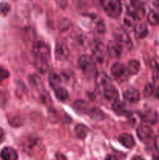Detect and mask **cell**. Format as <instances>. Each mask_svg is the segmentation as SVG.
I'll return each instance as SVG.
<instances>
[{
  "label": "cell",
  "instance_id": "obj_1",
  "mask_svg": "<svg viewBox=\"0 0 159 160\" xmlns=\"http://www.w3.org/2000/svg\"><path fill=\"white\" fill-rule=\"evenodd\" d=\"M79 66L82 70L83 73L87 78H92V77L97 76L96 64L95 61L91 56L87 55H83L79 58Z\"/></svg>",
  "mask_w": 159,
  "mask_h": 160
},
{
  "label": "cell",
  "instance_id": "obj_2",
  "mask_svg": "<svg viewBox=\"0 0 159 160\" xmlns=\"http://www.w3.org/2000/svg\"><path fill=\"white\" fill-rule=\"evenodd\" d=\"M127 12L133 20H141L145 14V7L140 1H130L127 3Z\"/></svg>",
  "mask_w": 159,
  "mask_h": 160
},
{
  "label": "cell",
  "instance_id": "obj_3",
  "mask_svg": "<svg viewBox=\"0 0 159 160\" xmlns=\"http://www.w3.org/2000/svg\"><path fill=\"white\" fill-rule=\"evenodd\" d=\"M106 13L111 17L117 18L122 12L121 2L118 0H104L101 2Z\"/></svg>",
  "mask_w": 159,
  "mask_h": 160
},
{
  "label": "cell",
  "instance_id": "obj_4",
  "mask_svg": "<svg viewBox=\"0 0 159 160\" xmlns=\"http://www.w3.org/2000/svg\"><path fill=\"white\" fill-rule=\"evenodd\" d=\"M33 52H34L36 59H43V60L47 61L48 58H49V47L43 42H41V41L36 42L33 45Z\"/></svg>",
  "mask_w": 159,
  "mask_h": 160
},
{
  "label": "cell",
  "instance_id": "obj_5",
  "mask_svg": "<svg viewBox=\"0 0 159 160\" xmlns=\"http://www.w3.org/2000/svg\"><path fill=\"white\" fill-rule=\"evenodd\" d=\"M111 73L115 79L121 80V81L124 80L127 76V73H129L126 66L118 62L112 65L111 68Z\"/></svg>",
  "mask_w": 159,
  "mask_h": 160
},
{
  "label": "cell",
  "instance_id": "obj_6",
  "mask_svg": "<svg viewBox=\"0 0 159 160\" xmlns=\"http://www.w3.org/2000/svg\"><path fill=\"white\" fill-rule=\"evenodd\" d=\"M107 52L112 58H118L123 53V48L116 41H109L107 44Z\"/></svg>",
  "mask_w": 159,
  "mask_h": 160
},
{
  "label": "cell",
  "instance_id": "obj_7",
  "mask_svg": "<svg viewBox=\"0 0 159 160\" xmlns=\"http://www.w3.org/2000/svg\"><path fill=\"white\" fill-rule=\"evenodd\" d=\"M70 56V49L63 42H58L55 46V56L59 60H65Z\"/></svg>",
  "mask_w": 159,
  "mask_h": 160
},
{
  "label": "cell",
  "instance_id": "obj_8",
  "mask_svg": "<svg viewBox=\"0 0 159 160\" xmlns=\"http://www.w3.org/2000/svg\"><path fill=\"white\" fill-rule=\"evenodd\" d=\"M140 116L141 117V120L147 123L155 124L158 121V114L152 109H147L141 114H140Z\"/></svg>",
  "mask_w": 159,
  "mask_h": 160
},
{
  "label": "cell",
  "instance_id": "obj_9",
  "mask_svg": "<svg viewBox=\"0 0 159 160\" xmlns=\"http://www.w3.org/2000/svg\"><path fill=\"white\" fill-rule=\"evenodd\" d=\"M103 93H104V98L107 101L115 102V101L118 100V92L112 84H109L106 85L105 87H104Z\"/></svg>",
  "mask_w": 159,
  "mask_h": 160
},
{
  "label": "cell",
  "instance_id": "obj_10",
  "mask_svg": "<svg viewBox=\"0 0 159 160\" xmlns=\"http://www.w3.org/2000/svg\"><path fill=\"white\" fill-rule=\"evenodd\" d=\"M137 135L140 140L143 142L150 140L153 136V131L149 126L141 124L137 128Z\"/></svg>",
  "mask_w": 159,
  "mask_h": 160
},
{
  "label": "cell",
  "instance_id": "obj_11",
  "mask_svg": "<svg viewBox=\"0 0 159 160\" xmlns=\"http://www.w3.org/2000/svg\"><path fill=\"white\" fill-rule=\"evenodd\" d=\"M115 40L118 44L123 46L129 47L131 45V41L130 38H129L128 34L125 32L123 30H118L115 32Z\"/></svg>",
  "mask_w": 159,
  "mask_h": 160
},
{
  "label": "cell",
  "instance_id": "obj_12",
  "mask_svg": "<svg viewBox=\"0 0 159 160\" xmlns=\"http://www.w3.org/2000/svg\"><path fill=\"white\" fill-rule=\"evenodd\" d=\"M123 97L125 100L130 103H136L139 102L140 98V93L137 89L129 88L125 91L123 93Z\"/></svg>",
  "mask_w": 159,
  "mask_h": 160
},
{
  "label": "cell",
  "instance_id": "obj_13",
  "mask_svg": "<svg viewBox=\"0 0 159 160\" xmlns=\"http://www.w3.org/2000/svg\"><path fill=\"white\" fill-rule=\"evenodd\" d=\"M118 141L123 146L127 148H131L135 145V141H134L133 137L127 133H123V134H120L118 137Z\"/></svg>",
  "mask_w": 159,
  "mask_h": 160
},
{
  "label": "cell",
  "instance_id": "obj_14",
  "mask_svg": "<svg viewBox=\"0 0 159 160\" xmlns=\"http://www.w3.org/2000/svg\"><path fill=\"white\" fill-rule=\"evenodd\" d=\"M1 158L2 160H17L18 159V155L13 148L6 147L2 150Z\"/></svg>",
  "mask_w": 159,
  "mask_h": 160
},
{
  "label": "cell",
  "instance_id": "obj_15",
  "mask_svg": "<svg viewBox=\"0 0 159 160\" xmlns=\"http://www.w3.org/2000/svg\"><path fill=\"white\" fill-rule=\"evenodd\" d=\"M87 114L91 119L94 120H101L104 118V114L102 110L98 107H92L89 109Z\"/></svg>",
  "mask_w": 159,
  "mask_h": 160
},
{
  "label": "cell",
  "instance_id": "obj_16",
  "mask_svg": "<svg viewBox=\"0 0 159 160\" xmlns=\"http://www.w3.org/2000/svg\"><path fill=\"white\" fill-rule=\"evenodd\" d=\"M134 32H135V35L137 38L142 39L146 37L148 33V30L146 25L141 23V24L136 25L135 28H134Z\"/></svg>",
  "mask_w": 159,
  "mask_h": 160
},
{
  "label": "cell",
  "instance_id": "obj_17",
  "mask_svg": "<svg viewBox=\"0 0 159 160\" xmlns=\"http://www.w3.org/2000/svg\"><path fill=\"white\" fill-rule=\"evenodd\" d=\"M48 81L50 86L52 88V89H54V91L61 87V78L56 73H51L48 76Z\"/></svg>",
  "mask_w": 159,
  "mask_h": 160
},
{
  "label": "cell",
  "instance_id": "obj_18",
  "mask_svg": "<svg viewBox=\"0 0 159 160\" xmlns=\"http://www.w3.org/2000/svg\"><path fill=\"white\" fill-rule=\"evenodd\" d=\"M126 68H127L129 73H130V74H137L140 69V64L139 61L132 59V60L129 61Z\"/></svg>",
  "mask_w": 159,
  "mask_h": 160
},
{
  "label": "cell",
  "instance_id": "obj_19",
  "mask_svg": "<svg viewBox=\"0 0 159 160\" xmlns=\"http://www.w3.org/2000/svg\"><path fill=\"white\" fill-rule=\"evenodd\" d=\"M112 109L115 111V113L118 115H123L126 112V105L123 102L117 100L115 102H113L112 105Z\"/></svg>",
  "mask_w": 159,
  "mask_h": 160
},
{
  "label": "cell",
  "instance_id": "obj_20",
  "mask_svg": "<svg viewBox=\"0 0 159 160\" xmlns=\"http://www.w3.org/2000/svg\"><path fill=\"white\" fill-rule=\"evenodd\" d=\"M75 133L76 135L79 138L84 139L87 137V134H88V128L85 126L84 124H78L75 128Z\"/></svg>",
  "mask_w": 159,
  "mask_h": 160
},
{
  "label": "cell",
  "instance_id": "obj_21",
  "mask_svg": "<svg viewBox=\"0 0 159 160\" xmlns=\"http://www.w3.org/2000/svg\"><path fill=\"white\" fill-rule=\"evenodd\" d=\"M96 84H98V86L105 87L106 85L111 84V83L108 77L105 73H99V74L98 73L96 76Z\"/></svg>",
  "mask_w": 159,
  "mask_h": 160
},
{
  "label": "cell",
  "instance_id": "obj_22",
  "mask_svg": "<svg viewBox=\"0 0 159 160\" xmlns=\"http://www.w3.org/2000/svg\"><path fill=\"white\" fill-rule=\"evenodd\" d=\"M55 92L56 98H57L59 101L64 102L69 98L68 92H67L65 88H63L60 87L59 88L56 89V90L55 91Z\"/></svg>",
  "mask_w": 159,
  "mask_h": 160
},
{
  "label": "cell",
  "instance_id": "obj_23",
  "mask_svg": "<svg viewBox=\"0 0 159 160\" xmlns=\"http://www.w3.org/2000/svg\"><path fill=\"white\" fill-rule=\"evenodd\" d=\"M147 20L151 25L159 24V14L151 10L147 15Z\"/></svg>",
  "mask_w": 159,
  "mask_h": 160
},
{
  "label": "cell",
  "instance_id": "obj_24",
  "mask_svg": "<svg viewBox=\"0 0 159 160\" xmlns=\"http://www.w3.org/2000/svg\"><path fill=\"white\" fill-rule=\"evenodd\" d=\"M87 104L84 101H76L74 103V108L76 109V110L80 112H84V113H87V112L90 109H87Z\"/></svg>",
  "mask_w": 159,
  "mask_h": 160
},
{
  "label": "cell",
  "instance_id": "obj_25",
  "mask_svg": "<svg viewBox=\"0 0 159 160\" xmlns=\"http://www.w3.org/2000/svg\"><path fill=\"white\" fill-rule=\"evenodd\" d=\"M10 6L8 3L2 2L0 4V15H6L9 11Z\"/></svg>",
  "mask_w": 159,
  "mask_h": 160
},
{
  "label": "cell",
  "instance_id": "obj_26",
  "mask_svg": "<svg viewBox=\"0 0 159 160\" xmlns=\"http://www.w3.org/2000/svg\"><path fill=\"white\" fill-rule=\"evenodd\" d=\"M9 73L8 72V70H6V69L1 68V67H0V81L8 78H9Z\"/></svg>",
  "mask_w": 159,
  "mask_h": 160
},
{
  "label": "cell",
  "instance_id": "obj_27",
  "mask_svg": "<svg viewBox=\"0 0 159 160\" xmlns=\"http://www.w3.org/2000/svg\"><path fill=\"white\" fill-rule=\"evenodd\" d=\"M151 67L157 71H159V58H154L151 61Z\"/></svg>",
  "mask_w": 159,
  "mask_h": 160
},
{
  "label": "cell",
  "instance_id": "obj_28",
  "mask_svg": "<svg viewBox=\"0 0 159 160\" xmlns=\"http://www.w3.org/2000/svg\"><path fill=\"white\" fill-rule=\"evenodd\" d=\"M153 92H154V87L151 84H147V85L145 87L144 89V94L146 96H150L153 94Z\"/></svg>",
  "mask_w": 159,
  "mask_h": 160
},
{
  "label": "cell",
  "instance_id": "obj_29",
  "mask_svg": "<svg viewBox=\"0 0 159 160\" xmlns=\"http://www.w3.org/2000/svg\"><path fill=\"white\" fill-rule=\"evenodd\" d=\"M153 79H154V87L157 89H159V71H157L156 73H154Z\"/></svg>",
  "mask_w": 159,
  "mask_h": 160
},
{
  "label": "cell",
  "instance_id": "obj_30",
  "mask_svg": "<svg viewBox=\"0 0 159 160\" xmlns=\"http://www.w3.org/2000/svg\"><path fill=\"white\" fill-rule=\"evenodd\" d=\"M154 145H155L156 149L159 152V136L156 137L154 139Z\"/></svg>",
  "mask_w": 159,
  "mask_h": 160
},
{
  "label": "cell",
  "instance_id": "obj_31",
  "mask_svg": "<svg viewBox=\"0 0 159 160\" xmlns=\"http://www.w3.org/2000/svg\"><path fill=\"white\" fill-rule=\"evenodd\" d=\"M56 160H67V159H65V157L62 154H61V153H57V154H56Z\"/></svg>",
  "mask_w": 159,
  "mask_h": 160
},
{
  "label": "cell",
  "instance_id": "obj_32",
  "mask_svg": "<svg viewBox=\"0 0 159 160\" xmlns=\"http://www.w3.org/2000/svg\"><path fill=\"white\" fill-rule=\"evenodd\" d=\"M105 160H118L115 156H112V155H108L107 157L105 158Z\"/></svg>",
  "mask_w": 159,
  "mask_h": 160
},
{
  "label": "cell",
  "instance_id": "obj_33",
  "mask_svg": "<svg viewBox=\"0 0 159 160\" xmlns=\"http://www.w3.org/2000/svg\"><path fill=\"white\" fill-rule=\"evenodd\" d=\"M132 160H144V159H143L142 157H140V156H134L133 158H132Z\"/></svg>",
  "mask_w": 159,
  "mask_h": 160
},
{
  "label": "cell",
  "instance_id": "obj_34",
  "mask_svg": "<svg viewBox=\"0 0 159 160\" xmlns=\"http://www.w3.org/2000/svg\"><path fill=\"white\" fill-rule=\"evenodd\" d=\"M2 139H3V131L2 130L0 129V142L2 141Z\"/></svg>",
  "mask_w": 159,
  "mask_h": 160
},
{
  "label": "cell",
  "instance_id": "obj_35",
  "mask_svg": "<svg viewBox=\"0 0 159 160\" xmlns=\"http://www.w3.org/2000/svg\"><path fill=\"white\" fill-rule=\"evenodd\" d=\"M156 95H157V97L159 98V89H157V92H156Z\"/></svg>",
  "mask_w": 159,
  "mask_h": 160
},
{
  "label": "cell",
  "instance_id": "obj_36",
  "mask_svg": "<svg viewBox=\"0 0 159 160\" xmlns=\"http://www.w3.org/2000/svg\"><path fill=\"white\" fill-rule=\"evenodd\" d=\"M154 160H159V156H155L154 158Z\"/></svg>",
  "mask_w": 159,
  "mask_h": 160
}]
</instances>
